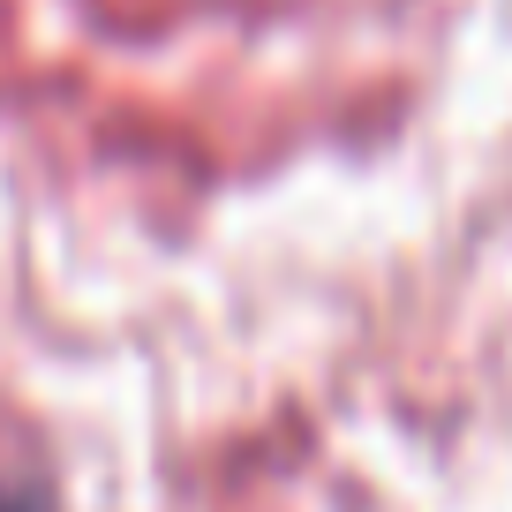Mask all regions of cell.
<instances>
[{
    "mask_svg": "<svg viewBox=\"0 0 512 512\" xmlns=\"http://www.w3.org/2000/svg\"><path fill=\"white\" fill-rule=\"evenodd\" d=\"M0 512H46L38 497H0Z\"/></svg>",
    "mask_w": 512,
    "mask_h": 512,
    "instance_id": "cell-1",
    "label": "cell"
}]
</instances>
